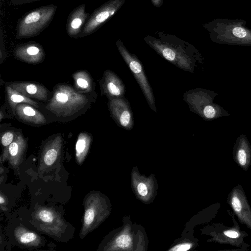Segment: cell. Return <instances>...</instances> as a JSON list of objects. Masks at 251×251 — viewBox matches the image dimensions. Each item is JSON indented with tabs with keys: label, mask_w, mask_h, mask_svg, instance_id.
Here are the masks:
<instances>
[{
	"label": "cell",
	"mask_w": 251,
	"mask_h": 251,
	"mask_svg": "<svg viewBox=\"0 0 251 251\" xmlns=\"http://www.w3.org/2000/svg\"><path fill=\"white\" fill-rule=\"evenodd\" d=\"M90 94L80 93L72 86L59 83L53 88L51 98L45 108L55 116L58 121L72 120L83 114L90 108L96 97Z\"/></svg>",
	"instance_id": "6da1fadb"
},
{
	"label": "cell",
	"mask_w": 251,
	"mask_h": 251,
	"mask_svg": "<svg viewBox=\"0 0 251 251\" xmlns=\"http://www.w3.org/2000/svg\"><path fill=\"white\" fill-rule=\"evenodd\" d=\"M242 19L218 18L206 24L212 42L219 44L251 46V29Z\"/></svg>",
	"instance_id": "7a4b0ae2"
},
{
	"label": "cell",
	"mask_w": 251,
	"mask_h": 251,
	"mask_svg": "<svg viewBox=\"0 0 251 251\" xmlns=\"http://www.w3.org/2000/svg\"><path fill=\"white\" fill-rule=\"evenodd\" d=\"M56 10L57 6L50 4L25 13L17 21L16 39H27L39 35L50 25Z\"/></svg>",
	"instance_id": "3957f363"
},
{
	"label": "cell",
	"mask_w": 251,
	"mask_h": 251,
	"mask_svg": "<svg viewBox=\"0 0 251 251\" xmlns=\"http://www.w3.org/2000/svg\"><path fill=\"white\" fill-rule=\"evenodd\" d=\"M217 96L215 91L199 88L186 91L183 100L191 111L204 120L211 121L230 115L223 107L214 102Z\"/></svg>",
	"instance_id": "277c9868"
},
{
	"label": "cell",
	"mask_w": 251,
	"mask_h": 251,
	"mask_svg": "<svg viewBox=\"0 0 251 251\" xmlns=\"http://www.w3.org/2000/svg\"><path fill=\"white\" fill-rule=\"evenodd\" d=\"M148 44L162 57L179 68L193 73L203 64V58L196 50H186L180 46L153 40Z\"/></svg>",
	"instance_id": "5b68a950"
},
{
	"label": "cell",
	"mask_w": 251,
	"mask_h": 251,
	"mask_svg": "<svg viewBox=\"0 0 251 251\" xmlns=\"http://www.w3.org/2000/svg\"><path fill=\"white\" fill-rule=\"evenodd\" d=\"M116 46L121 55L137 81L150 108L153 112H156L157 109L152 90L140 60L136 55L127 50L121 41L118 40Z\"/></svg>",
	"instance_id": "8992f818"
},
{
	"label": "cell",
	"mask_w": 251,
	"mask_h": 251,
	"mask_svg": "<svg viewBox=\"0 0 251 251\" xmlns=\"http://www.w3.org/2000/svg\"><path fill=\"white\" fill-rule=\"evenodd\" d=\"M124 1L125 0H109L96 8L90 14L79 38L89 36L98 30L116 13Z\"/></svg>",
	"instance_id": "52a82bcc"
},
{
	"label": "cell",
	"mask_w": 251,
	"mask_h": 251,
	"mask_svg": "<svg viewBox=\"0 0 251 251\" xmlns=\"http://www.w3.org/2000/svg\"><path fill=\"white\" fill-rule=\"evenodd\" d=\"M227 201L238 220L251 230V207L241 185L231 190Z\"/></svg>",
	"instance_id": "ba28073f"
},
{
	"label": "cell",
	"mask_w": 251,
	"mask_h": 251,
	"mask_svg": "<svg viewBox=\"0 0 251 251\" xmlns=\"http://www.w3.org/2000/svg\"><path fill=\"white\" fill-rule=\"evenodd\" d=\"M107 105L111 117L119 126L128 130L133 128V112L128 101L124 97L108 100Z\"/></svg>",
	"instance_id": "9c48e42d"
},
{
	"label": "cell",
	"mask_w": 251,
	"mask_h": 251,
	"mask_svg": "<svg viewBox=\"0 0 251 251\" xmlns=\"http://www.w3.org/2000/svg\"><path fill=\"white\" fill-rule=\"evenodd\" d=\"M13 54L17 59L31 64L42 62L46 56L42 46L34 41L17 45L13 50Z\"/></svg>",
	"instance_id": "30bf717a"
},
{
	"label": "cell",
	"mask_w": 251,
	"mask_h": 251,
	"mask_svg": "<svg viewBox=\"0 0 251 251\" xmlns=\"http://www.w3.org/2000/svg\"><path fill=\"white\" fill-rule=\"evenodd\" d=\"M6 84L31 99L47 103L51 98L50 91L45 86L37 82L14 81L6 82Z\"/></svg>",
	"instance_id": "8fae6325"
},
{
	"label": "cell",
	"mask_w": 251,
	"mask_h": 251,
	"mask_svg": "<svg viewBox=\"0 0 251 251\" xmlns=\"http://www.w3.org/2000/svg\"><path fill=\"white\" fill-rule=\"evenodd\" d=\"M101 95L108 100L124 97L126 87L121 78L113 71L106 70L99 81Z\"/></svg>",
	"instance_id": "7c38bea8"
},
{
	"label": "cell",
	"mask_w": 251,
	"mask_h": 251,
	"mask_svg": "<svg viewBox=\"0 0 251 251\" xmlns=\"http://www.w3.org/2000/svg\"><path fill=\"white\" fill-rule=\"evenodd\" d=\"M90 14L86 11V4H81L69 14L66 23V32L71 37L77 39Z\"/></svg>",
	"instance_id": "4fadbf2b"
},
{
	"label": "cell",
	"mask_w": 251,
	"mask_h": 251,
	"mask_svg": "<svg viewBox=\"0 0 251 251\" xmlns=\"http://www.w3.org/2000/svg\"><path fill=\"white\" fill-rule=\"evenodd\" d=\"M19 121L32 126H41L47 123L45 116L33 105L23 103L18 104L13 114Z\"/></svg>",
	"instance_id": "5bb4252c"
},
{
	"label": "cell",
	"mask_w": 251,
	"mask_h": 251,
	"mask_svg": "<svg viewBox=\"0 0 251 251\" xmlns=\"http://www.w3.org/2000/svg\"><path fill=\"white\" fill-rule=\"evenodd\" d=\"M229 214L232 218L234 223L232 227H225L221 229L213 236V240L219 244H227L230 245L240 247L243 244V239L248 236V234L244 231L240 229V227L235 220L232 213Z\"/></svg>",
	"instance_id": "9a60e30c"
},
{
	"label": "cell",
	"mask_w": 251,
	"mask_h": 251,
	"mask_svg": "<svg viewBox=\"0 0 251 251\" xmlns=\"http://www.w3.org/2000/svg\"><path fill=\"white\" fill-rule=\"evenodd\" d=\"M234 162L242 170L247 171L251 165V145L244 134L238 136L233 149Z\"/></svg>",
	"instance_id": "2e32d148"
},
{
	"label": "cell",
	"mask_w": 251,
	"mask_h": 251,
	"mask_svg": "<svg viewBox=\"0 0 251 251\" xmlns=\"http://www.w3.org/2000/svg\"><path fill=\"white\" fill-rule=\"evenodd\" d=\"M74 88L77 92L85 94L95 93V83L91 75L85 70H80L72 75Z\"/></svg>",
	"instance_id": "e0dca14e"
},
{
	"label": "cell",
	"mask_w": 251,
	"mask_h": 251,
	"mask_svg": "<svg viewBox=\"0 0 251 251\" xmlns=\"http://www.w3.org/2000/svg\"><path fill=\"white\" fill-rule=\"evenodd\" d=\"M5 93L7 102L13 114L16 106L20 103H27L37 108H39V103L37 101L26 97L7 84H5Z\"/></svg>",
	"instance_id": "ac0fdd59"
},
{
	"label": "cell",
	"mask_w": 251,
	"mask_h": 251,
	"mask_svg": "<svg viewBox=\"0 0 251 251\" xmlns=\"http://www.w3.org/2000/svg\"><path fill=\"white\" fill-rule=\"evenodd\" d=\"M92 140V137L89 133L83 132L79 133L75 145L76 155L77 157H82L86 154Z\"/></svg>",
	"instance_id": "d6986e66"
},
{
	"label": "cell",
	"mask_w": 251,
	"mask_h": 251,
	"mask_svg": "<svg viewBox=\"0 0 251 251\" xmlns=\"http://www.w3.org/2000/svg\"><path fill=\"white\" fill-rule=\"evenodd\" d=\"M17 131L7 130L1 134V143L3 147H9L13 141Z\"/></svg>",
	"instance_id": "ffe728a7"
},
{
	"label": "cell",
	"mask_w": 251,
	"mask_h": 251,
	"mask_svg": "<svg viewBox=\"0 0 251 251\" xmlns=\"http://www.w3.org/2000/svg\"><path fill=\"white\" fill-rule=\"evenodd\" d=\"M131 242V238L128 235L123 234L116 239V244L119 247H128Z\"/></svg>",
	"instance_id": "44dd1931"
},
{
	"label": "cell",
	"mask_w": 251,
	"mask_h": 251,
	"mask_svg": "<svg viewBox=\"0 0 251 251\" xmlns=\"http://www.w3.org/2000/svg\"><path fill=\"white\" fill-rule=\"evenodd\" d=\"M37 238L36 234L33 232H27L23 234L20 237V242L24 244L31 243Z\"/></svg>",
	"instance_id": "7402d4cb"
},
{
	"label": "cell",
	"mask_w": 251,
	"mask_h": 251,
	"mask_svg": "<svg viewBox=\"0 0 251 251\" xmlns=\"http://www.w3.org/2000/svg\"><path fill=\"white\" fill-rule=\"evenodd\" d=\"M39 216L42 221L46 223L52 222L53 219L52 213L46 210L41 211L39 214Z\"/></svg>",
	"instance_id": "603a6c76"
},
{
	"label": "cell",
	"mask_w": 251,
	"mask_h": 251,
	"mask_svg": "<svg viewBox=\"0 0 251 251\" xmlns=\"http://www.w3.org/2000/svg\"><path fill=\"white\" fill-rule=\"evenodd\" d=\"M5 58V51L4 48V43L3 37L2 32V29H0V63L1 64Z\"/></svg>",
	"instance_id": "cb8c5ba5"
},
{
	"label": "cell",
	"mask_w": 251,
	"mask_h": 251,
	"mask_svg": "<svg viewBox=\"0 0 251 251\" xmlns=\"http://www.w3.org/2000/svg\"><path fill=\"white\" fill-rule=\"evenodd\" d=\"M41 0H10V3L13 5H23Z\"/></svg>",
	"instance_id": "d4e9b609"
},
{
	"label": "cell",
	"mask_w": 251,
	"mask_h": 251,
	"mask_svg": "<svg viewBox=\"0 0 251 251\" xmlns=\"http://www.w3.org/2000/svg\"><path fill=\"white\" fill-rule=\"evenodd\" d=\"M190 244H183L177 245L172 249L171 251H184L189 250L191 248Z\"/></svg>",
	"instance_id": "484cf974"
},
{
	"label": "cell",
	"mask_w": 251,
	"mask_h": 251,
	"mask_svg": "<svg viewBox=\"0 0 251 251\" xmlns=\"http://www.w3.org/2000/svg\"><path fill=\"white\" fill-rule=\"evenodd\" d=\"M137 190L139 194L142 196H146L148 193L147 188L145 184L140 183L137 187Z\"/></svg>",
	"instance_id": "4316f807"
},
{
	"label": "cell",
	"mask_w": 251,
	"mask_h": 251,
	"mask_svg": "<svg viewBox=\"0 0 251 251\" xmlns=\"http://www.w3.org/2000/svg\"><path fill=\"white\" fill-rule=\"evenodd\" d=\"M151 0L152 3H153V4L157 7H160L162 5V4L163 3V0Z\"/></svg>",
	"instance_id": "83f0119b"
},
{
	"label": "cell",
	"mask_w": 251,
	"mask_h": 251,
	"mask_svg": "<svg viewBox=\"0 0 251 251\" xmlns=\"http://www.w3.org/2000/svg\"><path fill=\"white\" fill-rule=\"evenodd\" d=\"M4 199H3V198L2 197V196H1L0 197V202L1 204L3 203V202H4Z\"/></svg>",
	"instance_id": "f1b7e54d"
}]
</instances>
